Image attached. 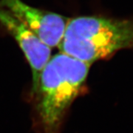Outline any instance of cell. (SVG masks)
Returning <instances> with one entry per match:
<instances>
[{
	"label": "cell",
	"instance_id": "4",
	"mask_svg": "<svg viewBox=\"0 0 133 133\" xmlns=\"http://www.w3.org/2000/svg\"><path fill=\"white\" fill-rule=\"evenodd\" d=\"M0 24L17 42L30 65L34 93L38 87L41 72L51 58V48L44 44L8 10L2 8H0Z\"/></svg>",
	"mask_w": 133,
	"mask_h": 133
},
{
	"label": "cell",
	"instance_id": "3",
	"mask_svg": "<svg viewBox=\"0 0 133 133\" xmlns=\"http://www.w3.org/2000/svg\"><path fill=\"white\" fill-rule=\"evenodd\" d=\"M0 8L8 10L49 48L57 47L61 42L68 18L33 8L22 0H0Z\"/></svg>",
	"mask_w": 133,
	"mask_h": 133
},
{
	"label": "cell",
	"instance_id": "1",
	"mask_svg": "<svg viewBox=\"0 0 133 133\" xmlns=\"http://www.w3.org/2000/svg\"><path fill=\"white\" fill-rule=\"evenodd\" d=\"M90 67V64L62 52L51 56L33 93L38 133H60L66 111L83 90Z\"/></svg>",
	"mask_w": 133,
	"mask_h": 133
},
{
	"label": "cell",
	"instance_id": "2",
	"mask_svg": "<svg viewBox=\"0 0 133 133\" xmlns=\"http://www.w3.org/2000/svg\"><path fill=\"white\" fill-rule=\"evenodd\" d=\"M58 48L91 64L124 49L133 48V20L83 16L69 19Z\"/></svg>",
	"mask_w": 133,
	"mask_h": 133
}]
</instances>
